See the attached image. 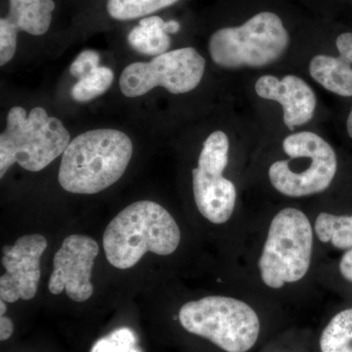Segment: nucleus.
Here are the masks:
<instances>
[{"label": "nucleus", "mask_w": 352, "mask_h": 352, "mask_svg": "<svg viewBox=\"0 0 352 352\" xmlns=\"http://www.w3.org/2000/svg\"><path fill=\"white\" fill-rule=\"evenodd\" d=\"M99 254L96 241L85 235H69L53 258L48 289L53 295L66 292L67 296L76 302L91 298L94 288L91 272L94 261Z\"/></svg>", "instance_id": "nucleus-10"}, {"label": "nucleus", "mask_w": 352, "mask_h": 352, "mask_svg": "<svg viewBox=\"0 0 352 352\" xmlns=\"http://www.w3.org/2000/svg\"><path fill=\"white\" fill-rule=\"evenodd\" d=\"M346 129L347 132H349V135L351 136L352 139V109L351 113H349V118H347Z\"/></svg>", "instance_id": "nucleus-25"}, {"label": "nucleus", "mask_w": 352, "mask_h": 352, "mask_svg": "<svg viewBox=\"0 0 352 352\" xmlns=\"http://www.w3.org/2000/svg\"><path fill=\"white\" fill-rule=\"evenodd\" d=\"M291 36L279 13L258 11L244 22L217 30L208 39L212 61L224 69L261 68L288 50Z\"/></svg>", "instance_id": "nucleus-4"}, {"label": "nucleus", "mask_w": 352, "mask_h": 352, "mask_svg": "<svg viewBox=\"0 0 352 352\" xmlns=\"http://www.w3.org/2000/svg\"><path fill=\"white\" fill-rule=\"evenodd\" d=\"M336 46L340 56L352 63V32H342L336 39Z\"/></svg>", "instance_id": "nucleus-22"}, {"label": "nucleus", "mask_w": 352, "mask_h": 352, "mask_svg": "<svg viewBox=\"0 0 352 352\" xmlns=\"http://www.w3.org/2000/svg\"><path fill=\"white\" fill-rule=\"evenodd\" d=\"M320 352H352V307L333 315L319 338Z\"/></svg>", "instance_id": "nucleus-17"}, {"label": "nucleus", "mask_w": 352, "mask_h": 352, "mask_svg": "<svg viewBox=\"0 0 352 352\" xmlns=\"http://www.w3.org/2000/svg\"><path fill=\"white\" fill-rule=\"evenodd\" d=\"M312 222L317 242L340 251L352 249V214L322 212Z\"/></svg>", "instance_id": "nucleus-16"}, {"label": "nucleus", "mask_w": 352, "mask_h": 352, "mask_svg": "<svg viewBox=\"0 0 352 352\" xmlns=\"http://www.w3.org/2000/svg\"><path fill=\"white\" fill-rule=\"evenodd\" d=\"M113 82L112 69L107 67H98L89 75L78 80L72 88L74 100L83 103L101 96L111 87Z\"/></svg>", "instance_id": "nucleus-19"}, {"label": "nucleus", "mask_w": 352, "mask_h": 352, "mask_svg": "<svg viewBox=\"0 0 352 352\" xmlns=\"http://www.w3.org/2000/svg\"><path fill=\"white\" fill-rule=\"evenodd\" d=\"M14 331L13 322L10 318L2 315L0 316V340L4 342L12 336Z\"/></svg>", "instance_id": "nucleus-24"}, {"label": "nucleus", "mask_w": 352, "mask_h": 352, "mask_svg": "<svg viewBox=\"0 0 352 352\" xmlns=\"http://www.w3.org/2000/svg\"><path fill=\"white\" fill-rule=\"evenodd\" d=\"M230 143L223 131H214L204 142L198 166L192 170L194 201L201 217L214 226L232 219L237 206L235 184L223 175Z\"/></svg>", "instance_id": "nucleus-8"}, {"label": "nucleus", "mask_w": 352, "mask_h": 352, "mask_svg": "<svg viewBox=\"0 0 352 352\" xmlns=\"http://www.w3.org/2000/svg\"><path fill=\"white\" fill-rule=\"evenodd\" d=\"M47 248V240L41 234L25 235L13 245L2 249V266L6 273L0 277V298L6 302L30 300L38 292L41 281V258Z\"/></svg>", "instance_id": "nucleus-11"}, {"label": "nucleus", "mask_w": 352, "mask_h": 352, "mask_svg": "<svg viewBox=\"0 0 352 352\" xmlns=\"http://www.w3.org/2000/svg\"><path fill=\"white\" fill-rule=\"evenodd\" d=\"M180 241L182 232L173 215L151 201H135L122 210L103 236L106 258L119 270L133 267L148 252L170 256Z\"/></svg>", "instance_id": "nucleus-3"}, {"label": "nucleus", "mask_w": 352, "mask_h": 352, "mask_svg": "<svg viewBox=\"0 0 352 352\" xmlns=\"http://www.w3.org/2000/svg\"><path fill=\"white\" fill-rule=\"evenodd\" d=\"M282 149L288 157L271 164L267 173L278 193L287 198H307L323 193L332 184L337 155L320 135L311 131L289 134Z\"/></svg>", "instance_id": "nucleus-7"}, {"label": "nucleus", "mask_w": 352, "mask_h": 352, "mask_svg": "<svg viewBox=\"0 0 352 352\" xmlns=\"http://www.w3.org/2000/svg\"><path fill=\"white\" fill-rule=\"evenodd\" d=\"M344 57L316 55L309 63V74L315 82L340 96L352 97V68Z\"/></svg>", "instance_id": "nucleus-15"}, {"label": "nucleus", "mask_w": 352, "mask_h": 352, "mask_svg": "<svg viewBox=\"0 0 352 352\" xmlns=\"http://www.w3.org/2000/svg\"><path fill=\"white\" fill-rule=\"evenodd\" d=\"M339 271L340 276L352 284V249L344 252L340 258Z\"/></svg>", "instance_id": "nucleus-23"}, {"label": "nucleus", "mask_w": 352, "mask_h": 352, "mask_svg": "<svg viewBox=\"0 0 352 352\" xmlns=\"http://www.w3.org/2000/svg\"><path fill=\"white\" fill-rule=\"evenodd\" d=\"M205 69V58L195 48L168 51L151 61L129 65L120 75V91L129 98L142 96L157 87L173 94H187L200 85Z\"/></svg>", "instance_id": "nucleus-9"}, {"label": "nucleus", "mask_w": 352, "mask_h": 352, "mask_svg": "<svg viewBox=\"0 0 352 352\" xmlns=\"http://www.w3.org/2000/svg\"><path fill=\"white\" fill-rule=\"evenodd\" d=\"M178 320L185 331L226 352H249L261 333L258 311L243 298L231 296H208L184 303Z\"/></svg>", "instance_id": "nucleus-5"}, {"label": "nucleus", "mask_w": 352, "mask_h": 352, "mask_svg": "<svg viewBox=\"0 0 352 352\" xmlns=\"http://www.w3.org/2000/svg\"><path fill=\"white\" fill-rule=\"evenodd\" d=\"M180 30L177 21H164L159 16H149L139 21L127 36L132 50L143 55L159 56L168 52L170 46V34Z\"/></svg>", "instance_id": "nucleus-14"}, {"label": "nucleus", "mask_w": 352, "mask_h": 352, "mask_svg": "<svg viewBox=\"0 0 352 352\" xmlns=\"http://www.w3.org/2000/svg\"><path fill=\"white\" fill-rule=\"evenodd\" d=\"M99 63H100V56L98 52L94 50L82 51L69 67V74L80 80L100 67Z\"/></svg>", "instance_id": "nucleus-21"}, {"label": "nucleus", "mask_w": 352, "mask_h": 352, "mask_svg": "<svg viewBox=\"0 0 352 352\" xmlns=\"http://www.w3.org/2000/svg\"><path fill=\"white\" fill-rule=\"evenodd\" d=\"M6 124L0 135V178L14 164L32 173L43 170L71 142L63 122L43 108H34L29 115L24 108H11Z\"/></svg>", "instance_id": "nucleus-6"}, {"label": "nucleus", "mask_w": 352, "mask_h": 352, "mask_svg": "<svg viewBox=\"0 0 352 352\" xmlns=\"http://www.w3.org/2000/svg\"><path fill=\"white\" fill-rule=\"evenodd\" d=\"M312 219L300 208L286 207L271 217L256 258L264 288L281 292L309 275L316 243Z\"/></svg>", "instance_id": "nucleus-1"}, {"label": "nucleus", "mask_w": 352, "mask_h": 352, "mask_svg": "<svg viewBox=\"0 0 352 352\" xmlns=\"http://www.w3.org/2000/svg\"><path fill=\"white\" fill-rule=\"evenodd\" d=\"M178 1L180 0H107L106 7L113 19L127 21L151 15Z\"/></svg>", "instance_id": "nucleus-18"}, {"label": "nucleus", "mask_w": 352, "mask_h": 352, "mask_svg": "<svg viewBox=\"0 0 352 352\" xmlns=\"http://www.w3.org/2000/svg\"><path fill=\"white\" fill-rule=\"evenodd\" d=\"M90 352H141L136 346V338L129 328H120L99 340Z\"/></svg>", "instance_id": "nucleus-20"}, {"label": "nucleus", "mask_w": 352, "mask_h": 352, "mask_svg": "<svg viewBox=\"0 0 352 352\" xmlns=\"http://www.w3.org/2000/svg\"><path fill=\"white\" fill-rule=\"evenodd\" d=\"M6 302H4L3 300H0V316L2 315H6V312L7 310Z\"/></svg>", "instance_id": "nucleus-26"}, {"label": "nucleus", "mask_w": 352, "mask_h": 352, "mask_svg": "<svg viewBox=\"0 0 352 352\" xmlns=\"http://www.w3.org/2000/svg\"><path fill=\"white\" fill-rule=\"evenodd\" d=\"M254 89L261 98L278 102L282 106L285 126L291 131L305 126L314 118L316 95L300 76L289 75L279 80L274 76H263Z\"/></svg>", "instance_id": "nucleus-12"}, {"label": "nucleus", "mask_w": 352, "mask_h": 352, "mask_svg": "<svg viewBox=\"0 0 352 352\" xmlns=\"http://www.w3.org/2000/svg\"><path fill=\"white\" fill-rule=\"evenodd\" d=\"M56 4L53 0H9L6 17L0 19V65L12 60L18 34L43 36L50 30Z\"/></svg>", "instance_id": "nucleus-13"}, {"label": "nucleus", "mask_w": 352, "mask_h": 352, "mask_svg": "<svg viewBox=\"0 0 352 352\" xmlns=\"http://www.w3.org/2000/svg\"><path fill=\"white\" fill-rule=\"evenodd\" d=\"M132 153L131 139L124 132L110 129L83 132L65 150L58 180L69 193L94 195L124 175Z\"/></svg>", "instance_id": "nucleus-2"}]
</instances>
